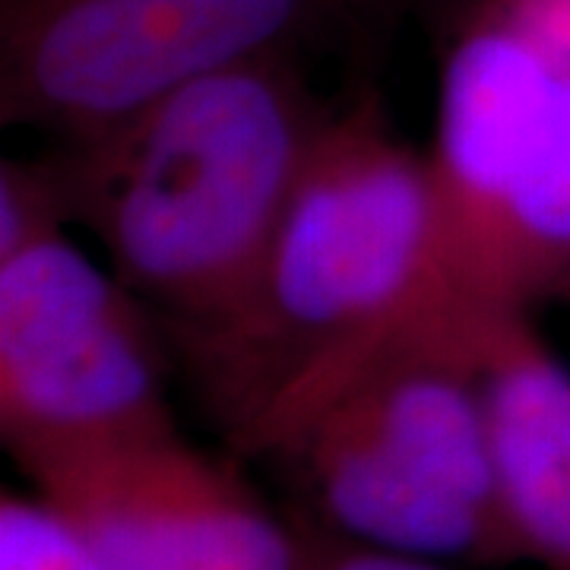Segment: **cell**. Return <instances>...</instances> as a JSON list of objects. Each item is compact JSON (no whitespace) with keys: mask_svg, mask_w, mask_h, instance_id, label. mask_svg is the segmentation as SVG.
I'll list each match as a JSON object with an SVG mask.
<instances>
[{"mask_svg":"<svg viewBox=\"0 0 570 570\" xmlns=\"http://www.w3.org/2000/svg\"><path fill=\"white\" fill-rule=\"evenodd\" d=\"M0 570H105L39 491L0 494Z\"/></svg>","mask_w":570,"mask_h":570,"instance_id":"obj_9","label":"cell"},{"mask_svg":"<svg viewBox=\"0 0 570 570\" xmlns=\"http://www.w3.org/2000/svg\"><path fill=\"white\" fill-rule=\"evenodd\" d=\"M333 108L298 55L184 82L41 159L70 228L163 317L204 324L238 298L302 187Z\"/></svg>","mask_w":570,"mask_h":570,"instance_id":"obj_2","label":"cell"},{"mask_svg":"<svg viewBox=\"0 0 570 570\" xmlns=\"http://www.w3.org/2000/svg\"><path fill=\"white\" fill-rule=\"evenodd\" d=\"M469 295L570 302V58L491 0H463L438 58L425 149Z\"/></svg>","mask_w":570,"mask_h":570,"instance_id":"obj_4","label":"cell"},{"mask_svg":"<svg viewBox=\"0 0 570 570\" xmlns=\"http://www.w3.org/2000/svg\"><path fill=\"white\" fill-rule=\"evenodd\" d=\"M463 292L428 153L362 92L333 108L238 298L165 333L232 453L261 460L374 348Z\"/></svg>","mask_w":570,"mask_h":570,"instance_id":"obj_1","label":"cell"},{"mask_svg":"<svg viewBox=\"0 0 570 570\" xmlns=\"http://www.w3.org/2000/svg\"><path fill=\"white\" fill-rule=\"evenodd\" d=\"M305 570H460L448 561L434 558H419V554H403V551L371 549L346 539H326L314 542L311 561Z\"/></svg>","mask_w":570,"mask_h":570,"instance_id":"obj_11","label":"cell"},{"mask_svg":"<svg viewBox=\"0 0 570 570\" xmlns=\"http://www.w3.org/2000/svg\"><path fill=\"white\" fill-rule=\"evenodd\" d=\"M70 232L61 194L41 156L0 163V257Z\"/></svg>","mask_w":570,"mask_h":570,"instance_id":"obj_10","label":"cell"},{"mask_svg":"<svg viewBox=\"0 0 570 570\" xmlns=\"http://www.w3.org/2000/svg\"><path fill=\"white\" fill-rule=\"evenodd\" d=\"M238 460L171 431L58 469L32 491L105 570H305L317 539L288 523Z\"/></svg>","mask_w":570,"mask_h":570,"instance_id":"obj_7","label":"cell"},{"mask_svg":"<svg viewBox=\"0 0 570 570\" xmlns=\"http://www.w3.org/2000/svg\"><path fill=\"white\" fill-rule=\"evenodd\" d=\"M412 0H343V7H346V13L352 17H393V13H400V10H406Z\"/></svg>","mask_w":570,"mask_h":570,"instance_id":"obj_12","label":"cell"},{"mask_svg":"<svg viewBox=\"0 0 570 570\" xmlns=\"http://www.w3.org/2000/svg\"><path fill=\"white\" fill-rule=\"evenodd\" d=\"M498 498L520 564L570 570V365L535 314L475 298Z\"/></svg>","mask_w":570,"mask_h":570,"instance_id":"obj_8","label":"cell"},{"mask_svg":"<svg viewBox=\"0 0 570 570\" xmlns=\"http://www.w3.org/2000/svg\"><path fill=\"white\" fill-rule=\"evenodd\" d=\"M163 317L70 232L0 257V441L22 475L181 431Z\"/></svg>","mask_w":570,"mask_h":570,"instance_id":"obj_5","label":"cell"},{"mask_svg":"<svg viewBox=\"0 0 570 570\" xmlns=\"http://www.w3.org/2000/svg\"><path fill=\"white\" fill-rule=\"evenodd\" d=\"M261 460L295 475L333 539L456 568L520 564L498 498L469 292L374 348Z\"/></svg>","mask_w":570,"mask_h":570,"instance_id":"obj_3","label":"cell"},{"mask_svg":"<svg viewBox=\"0 0 570 570\" xmlns=\"http://www.w3.org/2000/svg\"><path fill=\"white\" fill-rule=\"evenodd\" d=\"M340 17L343 0H0V121L86 137Z\"/></svg>","mask_w":570,"mask_h":570,"instance_id":"obj_6","label":"cell"}]
</instances>
